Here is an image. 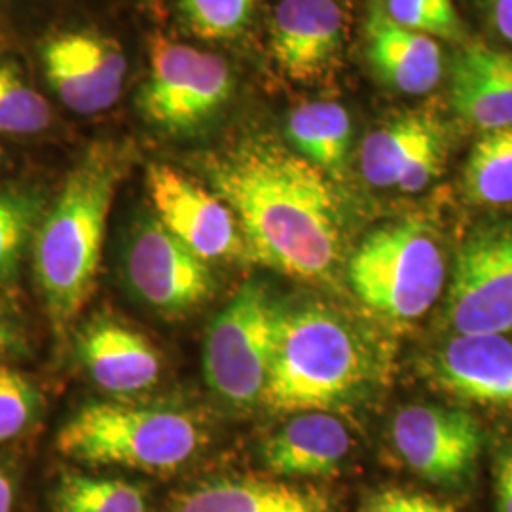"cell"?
Listing matches in <instances>:
<instances>
[{"instance_id": "1", "label": "cell", "mask_w": 512, "mask_h": 512, "mask_svg": "<svg viewBox=\"0 0 512 512\" xmlns=\"http://www.w3.org/2000/svg\"><path fill=\"white\" fill-rule=\"evenodd\" d=\"M203 169L238 220L247 255L302 281L332 277L344 253V220L323 169L270 137L215 152Z\"/></svg>"}, {"instance_id": "2", "label": "cell", "mask_w": 512, "mask_h": 512, "mask_svg": "<svg viewBox=\"0 0 512 512\" xmlns=\"http://www.w3.org/2000/svg\"><path fill=\"white\" fill-rule=\"evenodd\" d=\"M126 167L122 148L110 143L88 148L38 226L33 270L59 334L69 329L93 294L110 207Z\"/></svg>"}, {"instance_id": "3", "label": "cell", "mask_w": 512, "mask_h": 512, "mask_svg": "<svg viewBox=\"0 0 512 512\" xmlns=\"http://www.w3.org/2000/svg\"><path fill=\"white\" fill-rule=\"evenodd\" d=\"M374 359L363 332L321 304L281 308L262 404L277 412H327L359 393Z\"/></svg>"}, {"instance_id": "4", "label": "cell", "mask_w": 512, "mask_h": 512, "mask_svg": "<svg viewBox=\"0 0 512 512\" xmlns=\"http://www.w3.org/2000/svg\"><path fill=\"white\" fill-rule=\"evenodd\" d=\"M205 444L202 423L171 406L128 401L84 404L57 435V450L88 465L175 471Z\"/></svg>"}, {"instance_id": "5", "label": "cell", "mask_w": 512, "mask_h": 512, "mask_svg": "<svg viewBox=\"0 0 512 512\" xmlns=\"http://www.w3.org/2000/svg\"><path fill=\"white\" fill-rule=\"evenodd\" d=\"M348 279L374 315L393 325H410L437 304L446 260L433 230L408 219L368 234L349 260Z\"/></svg>"}, {"instance_id": "6", "label": "cell", "mask_w": 512, "mask_h": 512, "mask_svg": "<svg viewBox=\"0 0 512 512\" xmlns=\"http://www.w3.org/2000/svg\"><path fill=\"white\" fill-rule=\"evenodd\" d=\"M281 306L262 283H245L213 319L203 346V376L224 403H262Z\"/></svg>"}, {"instance_id": "7", "label": "cell", "mask_w": 512, "mask_h": 512, "mask_svg": "<svg viewBox=\"0 0 512 512\" xmlns=\"http://www.w3.org/2000/svg\"><path fill=\"white\" fill-rule=\"evenodd\" d=\"M234 92V76L217 54L158 37L150 46V71L137 107L148 124L190 133L213 120Z\"/></svg>"}, {"instance_id": "8", "label": "cell", "mask_w": 512, "mask_h": 512, "mask_svg": "<svg viewBox=\"0 0 512 512\" xmlns=\"http://www.w3.org/2000/svg\"><path fill=\"white\" fill-rule=\"evenodd\" d=\"M456 334L512 332V220L476 230L456 256L446 298Z\"/></svg>"}, {"instance_id": "9", "label": "cell", "mask_w": 512, "mask_h": 512, "mask_svg": "<svg viewBox=\"0 0 512 512\" xmlns=\"http://www.w3.org/2000/svg\"><path fill=\"white\" fill-rule=\"evenodd\" d=\"M124 274L135 296L167 317L202 308L215 293V277L202 256L175 238L156 217L129 236Z\"/></svg>"}, {"instance_id": "10", "label": "cell", "mask_w": 512, "mask_h": 512, "mask_svg": "<svg viewBox=\"0 0 512 512\" xmlns=\"http://www.w3.org/2000/svg\"><path fill=\"white\" fill-rule=\"evenodd\" d=\"M391 440L416 475L435 484H458L480 456L482 429L465 410L408 404L391 421Z\"/></svg>"}, {"instance_id": "11", "label": "cell", "mask_w": 512, "mask_h": 512, "mask_svg": "<svg viewBox=\"0 0 512 512\" xmlns=\"http://www.w3.org/2000/svg\"><path fill=\"white\" fill-rule=\"evenodd\" d=\"M448 154V131L431 112H404L374 129L359 150L365 181L416 194L433 183Z\"/></svg>"}, {"instance_id": "12", "label": "cell", "mask_w": 512, "mask_h": 512, "mask_svg": "<svg viewBox=\"0 0 512 512\" xmlns=\"http://www.w3.org/2000/svg\"><path fill=\"white\" fill-rule=\"evenodd\" d=\"M147 186L156 219L203 260L247 253L238 220L215 192L164 164L148 167Z\"/></svg>"}, {"instance_id": "13", "label": "cell", "mask_w": 512, "mask_h": 512, "mask_svg": "<svg viewBox=\"0 0 512 512\" xmlns=\"http://www.w3.org/2000/svg\"><path fill=\"white\" fill-rule=\"evenodd\" d=\"M42 63L57 97L78 114L110 109L120 99L128 73L122 46L114 38L90 31L48 40Z\"/></svg>"}, {"instance_id": "14", "label": "cell", "mask_w": 512, "mask_h": 512, "mask_svg": "<svg viewBox=\"0 0 512 512\" xmlns=\"http://www.w3.org/2000/svg\"><path fill=\"white\" fill-rule=\"evenodd\" d=\"M76 359L93 384L116 399L158 384L162 359L147 338L105 313L76 332Z\"/></svg>"}, {"instance_id": "15", "label": "cell", "mask_w": 512, "mask_h": 512, "mask_svg": "<svg viewBox=\"0 0 512 512\" xmlns=\"http://www.w3.org/2000/svg\"><path fill=\"white\" fill-rule=\"evenodd\" d=\"M344 12L336 0H283L272 18L275 65L294 82L329 73L342 48Z\"/></svg>"}, {"instance_id": "16", "label": "cell", "mask_w": 512, "mask_h": 512, "mask_svg": "<svg viewBox=\"0 0 512 512\" xmlns=\"http://www.w3.org/2000/svg\"><path fill=\"white\" fill-rule=\"evenodd\" d=\"M425 372L463 401L512 406V342L501 334H458L427 357Z\"/></svg>"}, {"instance_id": "17", "label": "cell", "mask_w": 512, "mask_h": 512, "mask_svg": "<svg viewBox=\"0 0 512 512\" xmlns=\"http://www.w3.org/2000/svg\"><path fill=\"white\" fill-rule=\"evenodd\" d=\"M450 99L482 131L512 126V55L484 44L463 46L452 63Z\"/></svg>"}, {"instance_id": "18", "label": "cell", "mask_w": 512, "mask_h": 512, "mask_svg": "<svg viewBox=\"0 0 512 512\" xmlns=\"http://www.w3.org/2000/svg\"><path fill=\"white\" fill-rule=\"evenodd\" d=\"M366 55L382 82L408 95L431 92L442 76L435 38L401 27L380 8L372 10L366 23Z\"/></svg>"}, {"instance_id": "19", "label": "cell", "mask_w": 512, "mask_h": 512, "mask_svg": "<svg viewBox=\"0 0 512 512\" xmlns=\"http://www.w3.org/2000/svg\"><path fill=\"white\" fill-rule=\"evenodd\" d=\"M351 448L348 429L327 412H304L287 421L262 444L266 467L281 476L336 473Z\"/></svg>"}, {"instance_id": "20", "label": "cell", "mask_w": 512, "mask_h": 512, "mask_svg": "<svg viewBox=\"0 0 512 512\" xmlns=\"http://www.w3.org/2000/svg\"><path fill=\"white\" fill-rule=\"evenodd\" d=\"M173 512H327L289 484L262 478H220L181 495Z\"/></svg>"}, {"instance_id": "21", "label": "cell", "mask_w": 512, "mask_h": 512, "mask_svg": "<svg viewBox=\"0 0 512 512\" xmlns=\"http://www.w3.org/2000/svg\"><path fill=\"white\" fill-rule=\"evenodd\" d=\"M287 135L296 152L323 169L330 179L344 173L351 145V118L338 103L313 101L294 110Z\"/></svg>"}, {"instance_id": "22", "label": "cell", "mask_w": 512, "mask_h": 512, "mask_svg": "<svg viewBox=\"0 0 512 512\" xmlns=\"http://www.w3.org/2000/svg\"><path fill=\"white\" fill-rule=\"evenodd\" d=\"M52 512H147L141 486L124 478L65 471L50 494Z\"/></svg>"}, {"instance_id": "23", "label": "cell", "mask_w": 512, "mask_h": 512, "mask_svg": "<svg viewBox=\"0 0 512 512\" xmlns=\"http://www.w3.org/2000/svg\"><path fill=\"white\" fill-rule=\"evenodd\" d=\"M46 202L35 188L10 186L0 190V287L18 281L23 258L33 245Z\"/></svg>"}, {"instance_id": "24", "label": "cell", "mask_w": 512, "mask_h": 512, "mask_svg": "<svg viewBox=\"0 0 512 512\" xmlns=\"http://www.w3.org/2000/svg\"><path fill=\"white\" fill-rule=\"evenodd\" d=\"M463 183L475 203H512V126L484 131L465 164Z\"/></svg>"}, {"instance_id": "25", "label": "cell", "mask_w": 512, "mask_h": 512, "mask_svg": "<svg viewBox=\"0 0 512 512\" xmlns=\"http://www.w3.org/2000/svg\"><path fill=\"white\" fill-rule=\"evenodd\" d=\"M52 110L18 71L0 63V133L35 135L50 126Z\"/></svg>"}, {"instance_id": "26", "label": "cell", "mask_w": 512, "mask_h": 512, "mask_svg": "<svg viewBox=\"0 0 512 512\" xmlns=\"http://www.w3.org/2000/svg\"><path fill=\"white\" fill-rule=\"evenodd\" d=\"M181 6L194 35L226 40L238 37L249 25L255 0H181Z\"/></svg>"}, {"instance_id": "27", "label": "cell", "mask_w": 512, "mask_h": 512, "mask_svg": "<svg viewBox=\"0 0 512 512\" xmlns=\"http://www.w3.org/2000/svg\"><path fill=\"white\" fill-rule=\"evenodd\" d=\"M385 14L427 37L461 40L465 31L452 0H387Z\"/></svg>"}, {"instance_id": "28", "label": "cell", "mask_w": 512, "mask_h": 512, "mask_svg": "<svg viewBox=\"0 0 512 512\" xmlns=\"http://www.w3.org/2000/svg\"><path fill=\"white\" fill-rule=\"evenodd\" d=\"M40 395L21 372L0 365V444L19 437L37 418Z\"/></svg>"}, {"instance_id": "29", "label": "cell", "mask_w": 512, "mask_h": 512, "mask_svg": "<svg viewBox=\"0 0 512 512\" xmlns=\"http://www.w3.org/2000/svg\"><path fill=\"white\" fill-rule=\"evenodd\" d=\"M359 512H456L433 495L406 490H387L372 495Z\"/></svg>"}, {"instance_id": "30", "label": "cell", "mask_w": 512, "mask_h": 512, "mask_svg": "<svg viewBox=\"0 0 512 512\" xmlns=\"http://www.w3.org/2000/svg\"><path fill=\"white\" fill-rule=\"evenodd\" d=\"M25 351L27 344L23 330L14 319V315L0 302V361L25 355Z\"/></svg>"}, {"instance_id": "31", "label": "cell", "mask_w": 512, "mask_h": 512, "mask_svg": "<svg viewBox=\"0 0 512 512\" xmlns=\"http://www.w3.org/2000/svg\"><path fill=\"white\" fill-rule=\"evenodd\" d=\"M497 511L512 512V448L499 454L495 463Z\"/></svg>"}, {"instance_id": "32", "label": "cell", "mask_w": 512, "mask_h": 512, "mask_svg": "<svg viewBox=\"0 0 512 512\" xmlns=\"http://www.w3.org/2000/svg\"><path fill=\"white\" fill-rule=\"evenodd\" d=\"M488 10L495 31L512 42V0H488Z\"/></svg>"}, {"instance_id": "33", "label": "cell", "mask_w": 512, "mask_h": 512, "mask_svg": "<svg viewBox=\"0 0 512 512\" xmlns=\"http://www.w3.org/2000/svg\"><path fill=\"white\" fill-rule=\"evenodd\" d=\"M14 482L10 475L0 467V512H12L14 507Z\"/></svg>"}, {"instance_id": "34", "label": "cell", "mask_w": 512, "mask_h": 512, "mask_svg": "<svg viewBox=\"0 0 512 512\" xmlns=\"http://www.w3.org/2000/svg\"><path fill=\"white\" fill-rule=\"evenodd\" d=\"M150 8H160V4H162V0H145Z\"/></svg>"}]
</instances>
